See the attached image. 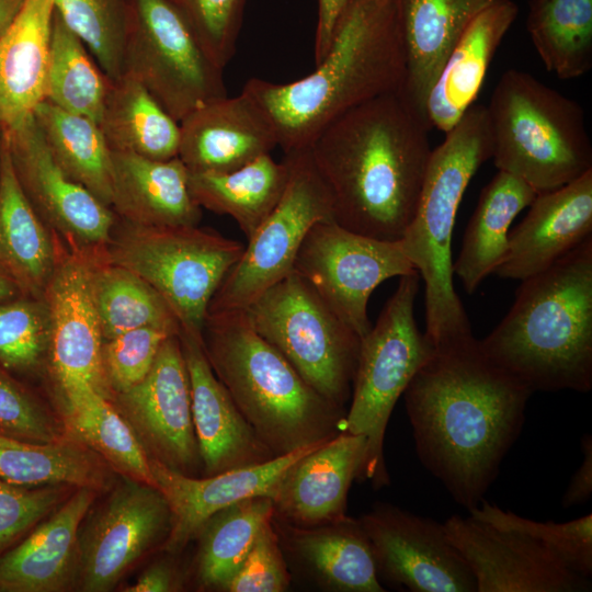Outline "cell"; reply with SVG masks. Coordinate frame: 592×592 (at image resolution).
<instances>
[{
    "instance_id": "4",
    "label": "cell",
    "mask_w": 592,
    "mask_h": 592,
    "mask_svg": "<svg viewBox=\"0 0 592 592\" xmlns=\"http://www.w3.org/2000/svg\"><path fill=\"white\" fill-rule=\"evenodd\" d=\"M485 354L532 391L592 388V237L521 281Z\"/></svg>"
},
{
    "instance_id": "1",
    "label": "cell",
    "mask_w": 592,
    "mask_h": 592,
    "mask_svg": "<svg viewBox=\"0 0 592 592\" xmlns=\"http://www.w3.org/2000/svg\"><path fill=\"white\" fill-rule=\"evenodd\" d=\"M402 395L420 462L455 502L475 509L522 431L532 391L471 332L435 343Z\"/></svg>"
},
{
    "instance_id": "36",
    "label": "cell",
    "mask_w": 592,
    "mask_h": 592,
    "mask_svg": "<svg viewBox=\"0 0 592 592\" xmlns=\"http://www.w3.org/2000/svg\"><path fill=\"white\" fill-rule=\"evenodd\" d=\"M34 116L59 168L111 208V149L100 125L47 100Z\"/></svg>"
},
{
    "instance_id": "48",
    "label": "cell",
    "mask_w": 592,
    "mask_h": 592,
    "mask_svg": "<svg viewBox=\"0 0 592 592\" xmlns=\"http://www.w3.org/2000/svg\"><path fill=\"white\" fill-rule=\"evenodd\" d=\"M273 519V517H272ZM292 576L272 520L258 534L225 592H283Z\"/></svg>"
},
{
    "instance_id": "21",
    "label": "cell",
    "mask_w": 592,
    "mask_h": 592,
    "mask_svg": "<svg viewBox=\"0 0 592 592\" xmlns=\"http://www.w3.org/2000/svg\"><path fill=\"white\" fill-rule=\"evenodd\" d=\"M179 125L178 157L191 173L229 172L277 146L270 119L244 91L201 105Z\"/></svg>"
},
{
    "instance_id": "18",
    "label": "cell",
    "mask_w": 592,
    "mask_h": 592,
    "mask_svg": "<svg viewBox=\"0 0 592 592\" xmlns=\"http://www.w3.org/2000/svg\"><path fill=\"white\" fill-rule=\"evenodd\" d=\"M113 399L149 456L189 476L203 467L179 333L163 342L146 377Z\"/></svg>"
},
{
    "instance_id": "2",
    "label": "cell",
    "mask_w": 592,
    "mask_h": 592,
    "mask_svg": "<svg viewBox=\"0 0 592 592\" xmlns=\"http://www.w3.org/2000/svg\"><path fill=\"white\" fill-rule=\"evenodd\" d=\"M430 129L402 91L360 104L325 127L308 150L331 194L333 220L361 235L400 240L426 173Z\"/></svg>"
},
{
    "instance_id": "34",
    "label": "cell",
    "mask_w": 592,
    "mask_h": 592,
    "mask_svg": "<svg viewBox=\"0 0 592 592\" xmlns=\"http://www.w3.org/2000/svg\"><path fill=\"white\" fill-rule=\"evenodd\" d=\"M99 125L111 150L155 160L178 157L180 125L137 80H111Z\"/></svg>"
},
{
    "instance_id": "25",
    "label": "cell",
    "mask_w": 592,
    "mask_h": 592,
    "mask_svg": "<svg viewBox=\"0 0 592 592\" xmlns=\"http://www.w3.org/2000/svg\"><path fill=\"white\" fill-rule=\"evenodd\" d=\"M283 550L321 589L332 592H384L372 544L358 519L297 526L272 519Z\"/></svg>"
},
{
    "instance_id": "26",
    "label": "cell",
    "mask_w": 592,
    "mask_h": 592,
    "mask_svg": "<svg viewBox=\"0 0 592 592\" xmlns=\"http://www.w3.org/2000/svg\"><path fill=\"white\" fill-rule=\"evenodd\" d=\"M111 209L144 227L197 226L202 208L189 189V170L179 157L155 160L111 150Z\"/></svg>"
},
{
    "instance_id": "32",
    "label": "cell",
    "mask_w": 592,
    "mask_h": 592,
    "mask_svg": "<svg viewBox=\"0 0 592 592\" xmlns=\"http://www.w3.org/2000/svg\"><path fill=\"white\" fill-rule=\"evenodd\" d=\"M536 194L523 180L499 170L481 190L459 254L453 261V274L468 294L475 293L502 263L509 248L510 226Z\"/></svg>"
},
{
    "instance_id": "46",
    "label": "cell",
    "mask_w": 592,
    "mask_h": 592,
    "mask_svg": "<svg viewBox=\"0 0 592 592\" xmlns=\"http://www.w3.org/2000/svg\"><path fill=\"white\" fill-rule=\"evenodd\" d=\"M174 333L143 327L103 341L102 363L113 394L125 391L149 373L163 342Z\"/></svg>"
},
{
    "instance_id": "22",
    "label": "cell",
    "mask_w": 592,
    "mask_h": 592,
    "mask_svg": "<svg viewBox=\"0 0 592 592\" xmlns=\"http://www.w3.org/2000/svg\"><path fill=\"white\" fill-rule=\"evenodd\" d=\"M592 237V170L553 191L536 194L526 216L509 232L496 270L523 281L540 273Z\"/></svg>"
},
{
    "instance_id": "14",
    "label": "cell",
    "mask_w": 592,
    "mask_h": 592,
    "mask_svg": "<svg viewBox=\"0 0 592 592\" xmlns=\"http://www.w3.org/2000/svg\"><path fill=\"white\" fill-rule=\"evenodd\" d=\"M3 134L18 183L46 226L69 249L103 251L116 215L59 168L34 114Z\"/></svg>"
},
{
    "instance_id": "47",
    "label": "cell",
    "mask_w": 592,
    "mask_h": 592,
    "mask_svg": "<svg viewBox=\"0 0 592 592\" xmlns=\"http://www.w3.org/2000/svg\"><path fill=\"white\" fill-rule=\"evenodd\" d=\"M0 434L39 444L66 440L54 417L1 366Z\"/></svg>"
},
{
    "instance_id": "50",
    "label": "cell",
    "mask_w": 592,
    "mask_h": 592,
    "mask_svg": "<svg viewBox=\"0 0 592 592\" xmlns=\"http://www.w3.org/2000/svg\"><path fill=\"white\" fill-rule=\"evenodd\" d=\"M583 462L572 475L563 493L561 503L565 509L583 504L592 496V436L585 433L581 439Z\"/></svg>"
},
{
    "instance_id": "7",
    "label": "cell",
    "mask_w": 592,
    "mask_h": 592,
    "mask_svg": "<svg viewBox=\"0 0 592 592\" xmlns=\"http://www.w3.org/2000/svg\"><path fill=\"white\" fill-rule=\"evenodd\" d=\"M486 107L494 166L537 194L592 170L582 106L530 72L504 71Z\"/></svg>"
},
{
    "instance_id": "12",
    "label": "cell",
    "mask_w": 592,
    "mask_h": 592,
    "mask_svg": "<svg viewBox=\"0 0 592 592\" xmlns=\"http://www.w3.org/2000/svg\"><path fill=\"white\" fill-rule=\"evenodd\" d=\"M289 175L284 193L248 239L239 261L214 294L207 314L243 310L272 285L294 271L309 229L333 220L331 194L308 148L286 152Z\"/></svg>"
},
{
    "instance_id": "52",
    "label": "cell",
    "mask_w": 592,
    "mask_h": 592,
    "mask_svg": "<svg viewBox=\"0 0 592 592\" xmlns=\"http://www.w3.org/2000/svg\"><path fill=\"white\" fill-rule=\"evenodd\" d=\"M179 588V579L173 567L164 561L152 563L127 587L128 592H169Z\"/></svg>"
},
{
    "instance_id": "3",
    "label": "cell",
    "mask_w": 592,
    "mask_h": 592,
    "mask_svg": "<svg viewBox=\"0 0 592 592\" xmlns=\"http://www.w3.org/2000/svg\"><path fill=\"white\" fill-rule=\"evenodd\" d=\"M406 68L399 1L351 0L311 73L287 83L251 78L242 91L265 113L286 153L308 148L351 109L402 91Z\"/></svg>"
},
{
    "instance_id": "10",
    "label": "cell",
    "mask_w": 592,
    "mask_h": 592,
    "mask_svg": "<svg viewBox=\"0 0 592 592\" xmlns=\"http://www.w3.org/2000/svg\"><path fill=\"white\" fill-rule=\"evenodd\" d=\"M252 328L320 395L345 408L361 338L295 271L246 309Z\"/></svg>"
},
{
    "instance_id": "5",
    "label": "cell",
    "mask_w": 592,
    "mask_h": 592,
    "mask_svg": "<svg viewBox=\"0 0 592 592\" xmlns=\"http://www.w3.org/2000/svg\"><path fill=\"white\" fill-rule=\"evenodd\" d=\"M202 344L215 375L275 456L342 432L345 408L314 389L255 332L244 310L207 314Z\"/></svg>"
},
{
    "instance_id": "16",
    "label": "cell",
    "mask_w": 592,
    "mask_h": 592,
    "mask_svg": "<svg viewBox=\"0 0 592 592\" xmlns=\"http://www.w3.org/2000/svg\"><path fill=\"white\" fill-rule=\"evenodd\" d=\"M172 525L169 503L155 486L125 477L79 534L80 588L112 590L149 549L166 542Z\"/></svg>"
},
{
    "instance_id": "49",
    "label": "cell",
    "mask_w": 592,
    "mask_h": 592,
    "mask_svg": "<svg viewBox=\"0 0 592 592\" xmlns=\"http://www.w3.org/2000/svg\"><path fill=\"white\" fill-rule=\"evenodd\" d=\"M69 487H24L0 478V549L57 509Z\"/></svg>"
},
{
    "instance_id": "20",
    "label": "cell",
    "mask_w": 592,
    "mask_h": 592,
    "mask_svg": "<svg viewBox=\"0 0 592 592\" xmlns=\"http://www.w3.org/2000/svg\"><path fill=\"white\" fill-rule=\"evenodd\" d=\"M320 444L275 456L259 465L203 477L182 474L150 456L153 486L167 499L172 514L163 549L170 554L180 553L195 539L203 524L226 506L255 496L271 497L286 470Z\"/></svg>"
},
{
    "instance_id": "43",
    "label": "cell",
    "mask_w": 592,
    "mask_h": 592,
    "mask_svg": "<svg viewBox=\"0 0 592 592\" xmlns=\"http://www.w3.org/2000/svg\"><path fill=\"white\" fill-rule=\"evenodd\" d=\"M474 519L513 531L536 540L567 569L583 578L592 574V514L556 523L538 522L517 515L486 501L468 511Z\"/></svg>"
},
{
    "instance_id": "38",
    "label": "cell",
    "mask_w": 592,
    "mask_h": 592,
    "mask_svg": "<svg viewBox=\"0 0 592 592\" xmlns=\"http://www.w3.org/2000/svg\"><path fill=\"white\" fill-rule=\"evenodd\" d=\"M274 516L267 496L238 501L213 514L195 538L196 580L202 588L224 591L240 568L262 527Z\"/></svg>"
},
{
    "instance_id": "23",
    "label": "cell",
    "mask_w": 592,
    "mask_h": 592,
    "mask_svg": "<svg viewBox=\"0 0 592 592\" xmlns=\"http://www.w3.org/2000/svg\"><path fill=\"white\" fill-rule=\"evenodd\" d=\"M179 338L190 378L192 419L205 476L259 465L275 457L215 375L202 339L182 330Z\"/></svg>"
},
{
    "instance_id": "8",
    "label": "cell",
    "mask_w": 592,
    "mask_h": 592,
    "mask_svg": "<svg viewBox=\"0 0 592 592\" xmlns=\"http://www.w3.org/2000/svg\"><path fill=\"white\" fill-rule=\"evenodd\" d=\"M418 272L400 276L369 331L361 338L351 405L342 431L365 437L366 447L358 479L374 489L389 485L384 441L391 412L408 384L433 352L414 317L419 293Z\"/></svg>"
},
{
    "instance_id": "33",
    "label": "cell",
    "mask_w": 592,
    "mask_h": 592,
    "mask_svg": "<svg viewBox=\"0 0 592 592\" xmlns=\"http://www.w3.org/2000/svg\"><path fill=\"white\" fill-rule=\"evenodd\" d=\"M288 175L285 158L277 162L267 153L229 172H189V189L201 208L230 216L249 239L281 200Z\"/></svg>"
},
{
    "instance_id": "30",
    "label": "cell",
    "mask_w": 592,
    "mask_h": 592,
    "mask_svg": "<svg viewBox=\"0 0 592 592\" xmlns=\"http://www.w3.org/2000/svg\"><path fill=\"white\" fill-rule=\"evenodd\" d=\"M55 0H24L0 39V127L34 114L46 99Z\"/></svg>"
},
{
    "instance_id": "45",
    "label": "cell",
    "mask_w": 592,
    "mask_h": 592,
    "mask_svg": "<svg viewBox=\"0 0 592 592\" xmlns=\"http://www.w3.org/2000/svg\"><path fill=\"white\" fill-rule=\"evenodd\" d=\"M223 70L235 55L247 0H171Z\"/></svg>"
},
{
    "instance_id": "51",
    "label": "cell",
    "mask_w": 592,
    "mask_h": 592,
    "mask_svg": "<svg viewBox=\"0 0 592 592\" xmlns=\"http://www.w3.org/2000/svg\"><path fill=\"white\" fill-rule=\"evenodd\" d=\"M351 0H318V19L315 34V64L319 62L329 49L335 25Z\"/></svg>"
},
{
    "instance_id": "29",
    "label": "cell",
    "mask_w": 592,
    "mask_h": 592,
    "mask_svg": "<svg viewBox=\"0 0 592 592\" xmlns=\"http://www.w3.org/2000/svg\"><path fill=\"white\" fill-rule=\"evenodd\" d=\"M398 1L407 64L402 93L428 121L426 100L449 52L478 14L505 0Z\"/></svg>"
},
{
    "instance_id": "9",
    "label": "cell",
    "mask_w": 592,
    "mask_h": 592,
    "mask_svg": "<svg viewBox=\"0 0 592 592\" xmlns=\"http://www.w3.org/2000/svg\"><path fill=\"white\" fill-rule=\"evenodd\" d=\"M243 249L198 225L144 227L116 217L103 255L148 282L173 310L180 330L202 339L208 305Z\"/></svg>"
},
{
    "instance_id": "37",
    "label": "cell",
    "mask_w": 592,
    "mask_h": 592,
    "mask_svg": "<svg viewBox=\"0 0 592 592\" xmlns=\"http://www.w3.org/2000/svg\"><path fill=\"white\" fill-rule=\"evenodd\" d=\"M67 425L126 477L153 486L150 456L113 400L91 388L61 396Z\"/></svg>"
},
{
    "instance_id": "17",
    "label": "cell",
    "mask_w": 592,
    "mask_h": 592,
    "mask_svg": "<svg viewBox=\"0 0 592 592\" xmlns=\"http://www.w3.org/2000/svg\"><path fill=\"white\" fill-rule=\"evenodd\" d=\"M98 253L61 244L43 295L50 317L47 357L61 396L91 388L113 400L102 363L104 340L90 284L92 261Z\"/></svg>"
},
{
    "instance_id": "35",
    "label": "cell",
    "mask_w": 592,
    "mask_h": 592,
    "mask_svg": "<svg viewBox=\"0 0 592 592\" xmlns=\"http://www.w3.org/2000/svg\"><path fill=\"white\" fill-rule=\"evenodd\" d=\"M90 284L103 340L126 331L157 327L174 334L180 323L164 298L133 271L94 255Z\"/></svg>"
},
{
    "instance_id": "41",
    "label": "cell",
    "mask_w": 592,
    "mask_h": 592,
    "mask_svg": "<svg viewBox=\"0 0 592 592\" xmlns=\"http://www.w3.org/2000/svg\"><path fill=\"white\" fill-rule=\"evenodd\" d=\"M110 83L84 43L55 11L45 100L99 124Z\"/></svg>"
},
{
    "instance_id": "42",
    "label": "cell",
    "mask_w": 592,
    "mask_h": 592,
    "mask_svg": "<svg viewBox=\"0 0 592 592\" xmlns=\"http://www.w3.org/2000/svg\"><path fill=\"white\" fill-rule=\"evenodd\" d=\"M55 11L84 43L100 68L115 80L123 73L128 0H55Z\"/></svg>"
},
{
    "instance_id": "31",
    "label": "cell",
    "mask_w": 592,
    "mask_h": 592,
    "mask_svg": "<svg viewBox=\"0 0 592 592\" xmlns=\"http://www.w3.org/2000/svg\"><path fill=\"white\" fill-rule=\"evenodd\" d=\"M3 129V128H2ZM0 185V267L22 296L43 298L61 244L34 210L15 178L3 134Z\"/></svg>"
},
{
    "instance_id": "24",
    "label": "cell",
    "mask_w": 592,
    "mask_h": 592,
    "mask_svg": "<svg viewBox=\"0 0 592 592\" xmlns=\"http://www.w3.org/2000/svg\"><path fill=\"white\" fill-rule=\"evenodd\" d=\"M365 447L364 436L342 431L298 459L270 497L274 516L297 526L345 517L349 490L358 479Z\"/></svg>"
},
{
    "instance_id": "6",
    "label": "cell",
    "mask_w": 592,
    "mask_h": 592,
    "mask_svg": "<svg viewBox=\"0 0 592 592\" xmlns=\"http://www.w3.org/2000/svg\"><path fill=\"white\" fill-rule=\"evenodd\" d=\"M491 156L487 107L474 104L432 149L414 215L400 239L424 282V333L433 344L473 332L454 288L452 236L467 186Z\"/></svg>"
},
{
    "instance_id": "27",
    "label": "cell",
    "mask_w": 592,
    "mask_h": 592,
    "mask_svg": "<svg viewBox=\"0 0 592 592\" xmlns=\"http://www.w3.org/2000/svg\"><path fill=\"white\" fill-rule=\"evenodd\" d=\"M94 489L78 487L47 521L0 558V591L56 592L78 576L80 525Z\"/></svg>"
},
{
    "instance_id": "55",
    "label": "cell",
    "mask_w": 592,
    "mask_h": 592,
    "mask_svg": "<svg viewBox=\"0 0 592 592\" xmlns=\"http://www.w3.org/2000/svg\"><path fill=\"white\" fill-rule=\"evenodd\" d=\"M3 129L0 127V185L2 177V161H3Z\"/></svg>"
},
{
    "instance_id": "13",
    "label": "cell",
    "mask_w": 592,
    "mask_h": 592,
    "mask_svg": "<svg viewBox=\"0 0 592 592\" xmlns=\"http://www.w3.org/2000/svg\"><path fill=\"white\" fill-rule=\"evenodd\" d=\"M294 271L360 338L372 328L367 306L375 288L417 272L400 240L361 235L334 220H320L309 229Z\"/></svg>"
},
{
    "instance_id": "11",
    "label": "cell",
    "mask_w": 592,
    "mask_h": 592,
    "mask_svg": "<svg viewBox=\"0 0 592 592\" xmlns=\"http://www.w3.org/2000/svg\"><path fill=\"white\" fill-rule=\"evenodd\" d=\"M123 73L141 83L177 121L227 95L224 70L171 0H128Z\"/></svg>"
},
{
    "instance_id": "44",
    "label": "cell",
    "mask_w": 592,
    "mask_h": 592,
    "mask_svg": "<svg viewBox=\"0 0 592 592\" xmlns=\"http://www.w3.org/2000/svg\"><path fill=\"white\" fill-rule=\"evenodd\" d=\"M50 317L44 298L20 296L0 301V366L30 374L47 358Z\"/></svg>"
},
{
    "instance_id": "15",
    "label": "cell",
    "mask_w": 592,
    "mask_h": 592,
    "mask_svg": "<svg viewBox=\"0 0 592 592\" xmlns=\"http://www.w3.org/2000/svg\"><path fill=\"white\" fill-rule=\"evenodd\" d=\"M358 521L383 585L410 592H477L474 573L443 523L389 503H376Z\"/></svg>"
},
{
    "instance_id": "54",
    "label": "cell",
    "mask_w": 592,
    "mask_h": 592,
    "mask_svg": "<svg viewBox=\"0 0 592 592\" xmlns=\"http://www.w3.org/2000/svg\"><path fill=\"white\" fill-rule=\"evenodd\" d=\"M22 296L13 280L0 267V301Z\"/></svg>"
},
{
    "instance_id": "53",
    "label": "cell",
    "mask_w": 592,
    "mask_h": 592,
    "mask_svg": "<svg viewBox=\"0 0 592 592\" xmlns=\"http://www.w3.org/2000/svg\"><path fill=\"white\" fill-rule=\"evenodd\" d=\"M24 0H0V39L15 19Z\"/></svg>"
},
{
    "instance_id": "19",
    "label": "cell",
    "mask_w": 592,
    "mask_h": 592,
    "mask_svg": "<svg viewBox=\"0 0 592 592\" xmlns=\"http://www.w3.org/2000/svg\"><path fill=\"white\" fill-rule=\"evenodd\" d=\"M446 535L470 567L477 592H588L591 580L567 569L526 535L473 516L452 515Z\"/></svg>"
},
{
    "instance_id": "28",
    "label": "cell",
    "mask_w": 592,
    "mask_h": 592,
    "mask_svg": "<svg viewBox=\"0 0 592 592\" xmlns=\"http://www.w3.org/2000/svg\"><path fill=\"white\" fill-rule=\"evenodd\" d=\"M519 15L505 0L478 14L449 52L426 100L431 128L447 133L474 102L504 36Z\"/></svg>"
},
{
    "instance_id": "40",
    "label": "cell",
    "mask_w": 592,
    "mask_h": 592,
    "mask_svg": "<svg viewBox=\"0 0 592 592\" xmlns=\"http://www.w3.org/2000/svg\"><path fill=\"white\" fill-rule=\"evenodd\" d=\"M526 29L558 78H579L592 68V0H530Z\"/></svg>"
},
{
    "instance_id": "39",
    "label": "cell",
    "mask_w": 592,
    "mask_h": 592,
    "mask_svg": "<svg viewBox=\"0 0 592 592\" xmlns=\"http://www.w3.org/2000/svg\"><path fill=\"white\" fill-rule=\"evenodd\" d=\"M0 478L18 486L67 485L101 488L106 470L99 455L78 440L39 444L0 434Z\"/></svg>"
}]
</instances>
